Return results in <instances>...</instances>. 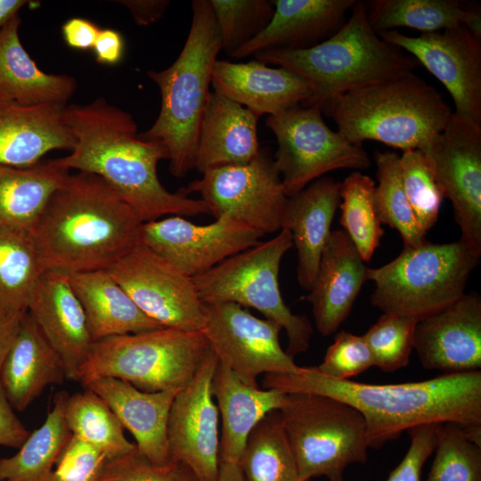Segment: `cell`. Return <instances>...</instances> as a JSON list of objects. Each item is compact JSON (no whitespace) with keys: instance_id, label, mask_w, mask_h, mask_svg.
<instances>
[{"instance_id":"obj_12","label":"cell","mask_w":481,"mask_h":481,"mask_svg":"<svg viewBox=\"0 0 481 481\" xmlns=\"http://www.w3.org/2000/svg\"><path fill=\"white\" fill-rule=\"evenodd\" d=\"M178 192L199 193L215 218L229 216L264 234L281 230L288 200L273 158L262 150L249 163L208 169Z\"/></svg>"},{"instance_id":"obj_25","label":"cell","mask_w":481,"mask_h":481,"mask_svg":"<svg viewBox=\"0 0 481 481\" xmlns=\"http://www.w3.org/2000/svg\"><path fill=\"white\" fill-rule=\"evenodd\" d=\"M63 104L25 106L0 99V165L28 167L49 151L73 148Z\"/></svg>"},{"instance_id":"obj_44","label":"cell","mask_w":481,"mask_h":481,"mask_svg":"<svg viewBox=\"0 0 481 481\" xmlns=\"http://www.w3.org/2000/svg\"><path fill=\"white\" fill-rule=\"evenodd\" d=\"M97 481H200L183 463L170 461L158 465L151 462L138 450L106 460Z\"/></svg>"},{"instance_id":"obj_33","label":"cell","mask_w":481,"mask_h":481,"mask_svg":"<svg viewBox=\"0 0 481 481\" xmlns=\"http://www.w3.org/2000/svg\"><path fill=\"white\" fill-rule=\"evenodd\" d=\"M69 174L52 159L28 167L0 165V224L31 232Z\"/></svg>"},{"instance_id":"obj_42","label":"cell","mask_w":481,"mask_h":481,"mask_svg":"<svg viewBox=\"0 0 481 481\" xmlns=\"http://www.w3.org/2000/svg\"><path fill=\"white\" fill-rule=\"evenodd\" d=\"M404 190L415 218L424 232L436 223L444 199L435 174L420 150H407L400 156Z\"/></svg>"},{"instance_id":"obj_34","label":"cell","mask_w":481,"mask_h":481,"mask_svg":"<svg viewBox=\"0 0 481 481\" xmlns=\"http://www.w3.org/2000/svg\"><path fill=\"white\" fill-rule=\"evenodd\" d=\"M68 396L64 390L57 393L44 423L30 432L14 455L0 458V481H50L55 463L72 436L64 415Z\"/></svg>"},{"instance_id":"obj_27","label":"cell","mask_w":481,"mask_h":481,"mask_svg":"<svg viewBox=\"0 0 481 481\" xmlns=\"http://www.w3.org/2000/svg\"><path fill=\"white\" fill-rule=\"evenodd\" d=\"M67 379L63 363L32 316H22L0 368V382L14 410L23 412L45 387Z\"/></svg>"},{"instance_id":"obj_49","label":"cell","mask_w":481,"mask_h":481,"mask_svg":"<svg viewBox=\"0 0 481 481\" xmlns=\"http://www.w3.org/2000/svg\"><path fill=\"white\" fill-rule=\"evenodd\" d=\"M101 29L93 21L73 17L63 23L61 34L66 45L77 50L93 49Z\"/></svg>"},{"instance_id":"obj_35","label":"cell","mask_w":481,"mask_h":481,"mask_svg":"<svg viewBox=\"0 0 481 481\" xmlns=\"http://www.w3.org/2000/svg\"><path fill=\"white\" fill-rule=\"evenodd\" d=\"M43 272L30 232L0 224V313H27Z\"/></svg>"},{"instance_id":"obj_53","label":"cell","mask_w":481,"mask_h":481,"mask_svg":"<svg viewBox=\"0 0 481 481\" xmlns=\"http://www.w3.org/2000/svg\"><path fill=\"white\" fill-rule=\"evenodd\" d=\"M28 3L26 0H0V31Z\"/></svg>"},{"instance_id":"obj_32","label":"cell","mask_w":481,"mask_h":481,"mask_svg":"<svg viewBox=\"0 0 481 481\" xmlns=\"http://www.w3.org/2000/svg\"><path fill=\"white\" fill-rule=\"evenodd\" d=\"M367 18L377 32L410 28L425 33L465 26L481 38V12L458 0H371Z\"/></svg>"},{"instance_id":"obj_8","label":"cell","mask_w":481,"mask_h":481,"mask_svg":"<svg viewBox=\"0 0 481 481\" xmlns=\"http://www.w3.org/2000/svg\"><path fill=\"white\" fill-rule=\"evenodd\" d=\"M209 350L200 330L160 328L114 336L93 343L77 381L84 386L96 379L115 378L146 392L180 389Z\"/></svg>"},{"instance_id":"obj_14","label":"cell","mask_w":481,"mask_h":481,"mask_svg":"<svg viewBox=\"0 0 481 481\" xmlns=\"http://www.w3.org/2000/svg\"><path fill=\"white\" fill-rule=\"evenodd\" d=\"M444 198L452 202L461 240L481 256V125L452 111L422 150Z\"/></svg>"},{"instance_id":"obj_38","label":"cell","mask_w":481,"mask_h":481,"mask_svg":"<svg viewBox=\"0 0 481 481\" xmlns=\"http://www.w3.org/2000/svg\"><path fill=\"white\" fill-rule=\"evenodd\" d=\"M374 180L361 171L351 173L339 187L340 224L361 257L369 262L384 231L375 207Z\"/></svg>"},{"instance_id":"obj_4","label":"cell","mask_w":481,"mask_h":481,"mask_svg":"<svg viewBox=\"0 0 481 481\" xmlns=\"http://www.w3.org/2000/svg\"><path fill=\"white\" fill-rule=\"evenodd\" d=\"M344 24L307 49L269 50L255 59L293 71L309 86L306 105L320 109L346 93L397 77L420 66L414 57L384 41L369 23L365 2L356 1Z\"/></svg>"},{"instance_id":"obj_21","label":"cell","mask_w":481,"mask_h":481,"mask_svg":"<svg viewBox=\"0 0 481 481\" xmlns=\"http://www.w3.org/2000/svg\"><path fill=\"white\" fill-rule=\"evenodd\" d=\"M343 230L331 231L317 272L304 298L311 304L317 330L322 336L336 332L349 315L367 279L368 269Z\"/></svg>"},{"instance_id":"obj_13","label":"cell","mask_w":481,"mask_h":481,"mask_svg":"<svg viewBox=\"0 0 481 481\" xmlns=\"http://www.w3.org/2000/svg\"><path fill=\"white\" fill-rule=\"evenodd\" d=\"M203 314L210 350L244 383L258 387L260 375L299 372L301 366L281 346L282 329L275 322L229 302H205Z\"/></svg>"},{"instance_id":"obj_15","label":"cell","mask_w":481,"mask_h":481,"mask_svg":"<svg viewBox=\"0 0 481 481\" xmlns=\"http://www.w3.org/2000/svg\"><path fill=\"white\" fill-rule=\"evenodd\" d=\"M109 273L139 309L164 328L202 331L203 303L193 279L143 244H136Z\"/></svg>"},{"instance_id":"obj_30","label":"cell","mask_w":481,"mask_h":481,"mask_svg":"<svg viewBox=\"0 0 481 481\" xmlns=\"http://www.w3.org/2000/svg\"><path fill=\"white\" fill-rule=\"evenodd\" d=\"M20 24L17 14L0 31V99L25 106L67 105L77 90L76 79L42 71L20 42Z\"/></svg>"},{"instance_id":"obj_45","label":"cell","mask_w":481,"mask_h":481,"mask_svg":"<svg viewBox=\"0 0 481 481\" xmlns=\"http://www.w3.org/2000/svg\"><path fill=\"white\" fill-rule=\"evenodd\" d=\"M372 366L373 358L363 336L341 330L337 333L322 362L315 369L327 378L347 380Z\"/></svg>"},{"instance_id":"obj_39","label":"cell","mask_w":481,"mask_h":481,"mask_svg":"<svg viewBox=\"0 0 481 481\" xmlns=\"http://www.w3.org/2000/svg\"><path fill=\"white\" fill-rule=\"evenodd\" d=\"M378 185L375 207L381 224L398 231L404 247L421 244L426 232L417 222L404 190L400 156L392 151L374 154Z\"/></svg>"},{"instance_id":"obj_5","label":"cell","mask_w":481,"mask_h":481,"mask_svg":"<svg viewBox=\"0 0 481 481\" xmlns=\"http://www.w3.org/2000/svg\"><path fill=\"white\" fill-rule=\"evenodd\" d=\"M190 30L175 61L148 77L160 92V110L152 126L139 135L159 143L169 160V171L183 177L194 168L202 117L211 91L213 66L222 50L209 0H193Z\"/></svg>"},{"instance_id":"obj_52","label":"cell","mask_w":481,"mask_h":481,"mask_svg":"<svg viewBox=\"0 0 481 481\" xmlns=\"http://www.w3.org/2000/svg\"><path fill=\"white\" fill-rule=\"evenodd\" d=\"M25 314H7L0 313V368L16 335L20 322Z\"/></svg>"},{"instance_id":"obj_22","label":"cell","mask_w":481,"mask_h":481,"mask_svg":"<svg viewBox=\"0 0 481 481\" xmlns=\"http://www.w3.org/2000/svg\"><path fill=\"white\" fill-rule=\"evenodd\" d=\"M214 92L249 109L259 118L275 115L311 98L307 83L282 67L256 59L248 62L216 60L212 69Z\"/></svg>"},{"instance_id":"obj_16","label":"cell","mask_w":481,"mask_h":481,"mask_svg":"<svg viewBox=\"0 0 481 481\" xmlns=\"http://www.w3.org/2000/svg\"><path fill=\"white\" fill-rule=\"evenodd\" d=\"M264 235L229 216L216 217L208 224L168 216L143 222L139 243L193 278L256 246Z\"/></svg>"},{"instance_id":"obj_2","label":"cell","mask_w":481,"mask_h":481,"mask_svg":"<svg viewBox=\"0 0 481 481\" xmlns=\"http://www.w3.org/2000/svg\"><path fill=\"white\" fill-rule=\"evenodd\" d=\"M262 386L285 394L326 395L350 404L363 415L369 447L373 449L420 425L481 427V371L380 385L336 380L322 375L315 367H301L297 374H265Z\"/></svg>"},{"instance_id":"obj_31","label":"cell","mask_w":481,"mask_h":481,"mask_svg":"<svg viewBox=\"0 0 481 481\" xmlns=\"http://www.w3.org/2000/svg\"><path fill=\"white\" fill-rule=\"evenodd\" d=\"M94 342L164 328L145 315L108 270L69 275Z\"/></svg>"},{"instance_id":"obj_6","label":"cell","mask_w":481,"mask_h":481,"mask_svg":"<svg viewBox=\"0 0 481 481\" xmlns=\"http://www.w3.org/2000/svg\"><path fill=\"white\" fill-rule=\"evenodd\" d=\"M321 110L347 141L422 150L445 127L452 110L444 96L413 72L330 100Z\"/></svg>"},{"instance_id":"obj_50","label":"cell","mask_w":481,"mask_h":481,"mask_svg":"<svg viewBox=\"0 0 481 481\" xmlns=\"http://www.w3.org/2000/svg\"><path fill=\"white\" fill-rule=\"evenodd\" d=\"M93 50L98 63L115 65L123 58L125 41L121 33L115 29H101Z\"/></svg>"},{"instance_id":"obj_43","label":"cell","mask_w":481,"mask_h":481,"mask_svg":"<svg viewBox=\"0 0 481 481\" xmlns=\"http://www.w3.org/2000/svg\"><path fill=\"white\" fill-rule=\"evenodd\" d=\"M418 319L383 314L363 335L372 355L374 366L395 371L409 363L414 345Z\"/></svg>"},{"instance_id":"obj_26","label":"cell","mask_w":481,"mask_h":481,"mask_svg":"<svg viewBox=\"0 0 481 481\" xmlns=\"http://www.w3.org/2000/svg\"><path fill=\"white\" fill-rule=\"evenodd\" d=\"M340 183L322 176L289 197L281 222L297 249V278L300 287L310 290L331 224L339 206Z\"/></svg>"},{"instance_id":"obj_17","label":"cell","mask_w":481,"mask_h":481,"mask_svg":"<svg viewBox=\"0 0 481 481\" xmlns=\"http://www.w3.org/2000/svg\"><path fill=\"white\" fill-rule=\"evenodd\" d=\"M378 35L412 55L452 98L453 112L481 125V38L465 26L411 37L396 29Z\"/></svg>"},{"instance_id":"obj_48","label":"cell","mask_w":481,"mask_h":481,"mask_svg":"<svg viewBox=\"0 0 481 481\" xmlns=\"http://www.w3.org/2000/svg\"><path fill=\"white\" fill-rule=\"evenodd\" d=\"M13 410L0 382V445L19 449L30 432Z\"/></svg>"},{"instance_id":"obj_1","label":"cell","mask_w":481,"mask_h":481,"mask_svg":"<svg viewBox=\"0 0 481 481\" xmlns=\"http://www.w3.org/2000/svg\"><path fill=\"white\" fill-rule=\"evenodd\" d=\"M65 120L75 143L68 155L53 162L101 177L143 222L210 214L202 200L163 186L157 167L167 159V152L159 143L139 136L135 121L126 110L99 97L85 105L67 104Z\"/></svg>"},{"instance_id":"obj_28","label":"cell","mask_w":481,"mask_h":481,"mask_svg":"<svg viewBox=\"0 0 481 481\" xmlns=\"http://www.w3.org/2000/svg\"><path fill=\"white\" fill-rule=\"evenodd\" d=\"M258 119L249 109L211 92L200 126L194 168L202 174L255 159L261 151Z\"/></svg>"},{"instance_id":"obj_36","label":"cell","mask_w":481,"mask_h":481,"mask_svg":"<svg viewBox=\"0 0 481 481\" xmlns=\"http://www.w3.org/2000/svg\"><path fill=\"white\" fill-rule=\"evenodd\" d=\"M238 465L245 481H303L279 411L270 412L254 428Z\"/></svg>"},{"instance_id":"obj_23","label":"cell","mask_w":481,"mask_h":481,"mask_svg":"<svg viewBox=\"0 0 481 481\" xmlns=\"http://www.w3.org/2000/svg\"><path fill=\"white\" fill-rule=\"evenodd\" d=\"M84 387L99 395L135 440L138 452L158 465L170 461L167 424L170 409L181 389L146 392L115 378L94 379Z\"/></svg>"},{"instance_id":"obj_11","label":"cell","mask_w":481,"mask_h":481,"mask_svg":"<svg viewBox=\"0 0 481 481\" xmlns=\"http://www.w3.org/2000/svg\"><path fill=\"white\" fill-rule=\"evenodd\" d=\"M265 125L277 141L273 162L288 198L328 172L371 165L363 145L330 128L318 105L293 106L268 116Z\"/></svg>"},{"instance_id":"obj_41","label":"cell","mask_w":481,"mask_h":481,"mask_svg":"<svg viewBox=\"0 0 481 481\" xmlns=\"http://www.w3.org/2000/svg\"><path fill=\"white\" fill-rule=\"evenodd\" d=\"M221 39L230 56L260 34L274 12L270 0H209Z\"/></svg>"},{"instance_id":"obj_19","label":"cell","mask_w":481,"mask_h":481,"mask_svg":"<svg viewBox=\"0 0 481 481\" xmlns=\"http://www.w3.org/2000/svg\"><path fill=\"white\" fill-rule=\"evenodd\" d=\"M413 349L427 370L445 373L480 371V296L464 293L447 307L420 320Z\"/></svg>"},{"instance_id":"obj_10","label":"cell","mask_w":481,"mask_h":481,"mask_svg":"<svg viewBox=\"0 0 481 481\" xmlns=\"http://www.w3.org/2000/svg\"><path fill=\"white\" fill-rule=\"evenodd\" d=\"M292 247L291 233L281 229L271 240L260 241L192 279L202 303L229 302L251 307L278 323L288 337L286 353L294 357L308 349L313 327L306 316L291 312L281 293L280 265Z\"/></svg>"},{"instance_id":"obj_18","label":"cell","mask_w":481,"mask_h":481,"mask_svg":"<svg viewBox=\"0 0 481 481\" xmlns=\"http://www.w3.org/2000/svg\"><path fill=\"white\" fill-rule=\"evenodd\" d=\"M217 365L209 350L191 381L178 391L168 418L170 461L186 465L200 481H216L219 472V412L212 391Z\"/></svg>"},{"instance_id":"obj_3","label":"cell","mask_w":481,"mask_h":481,"mask_svg":"<svg viewBox=\"0 0 481 481\" xmlns=\"http://www.w3.org/2000/svg\"><path fill=\"white\" fill-rule=\"evenodd\" d=\"M143 221L101 177L69 174L30 233L44 271L107 270L139 243Z\"/></svg>"},{"instance_id":"obj_24","label":"cell","mask_w":481,"mask_h":481,"mask_svg":"<svg viewBox=\"0 0 481 481\" xmlns=\"http://www.w3.org/2000/svg\"><path fill=\"white\" fill-rule=\"evenodd\" d=\"M355 0H273L266 28L232 56L243 59L269 50L307 49L334 34Z\"/></svg>"},{"instance_id":"obj_40","label":"cell","mask_w":481,"mask_h":481,"mask_svg":"<svg viewBox=\"0 0 481 481\" xmlns=\"http://www.w3.org/2000/svg\"><path fill=\"white\" fill-rule=\"evenodd\" d=\"M435 458L423 481H481V446L465 427L442 423L437 428Z\"/></svg>"},{"instance_id":"obj_51","label":"cell","mask_w":481,"mask_h":481,"mask_svg":"<svg viewBox=\"0 0 481 481\" xmlns=\"http://www.w3.org/2000/svg\"><path fill=\"white\" fill-rule=\"evenodd\" d=\"M118 3L129 10L134 20L140 26L158 21L170 4L168 0H123Z\"/></svg>"},{"instance_id":"obj_37","label":"cell","mask_w":481,"mask_h":481,"mask_svg":"<svg viewBox=\"0 0 481 481\" xmlns=\"http://www.w3.org/2000/svg\"><path fill=\"white\" fill-rule=\"evenodd\" d=\"M65 420L70 433L101 451L107 460L137 449L124 434V428L104 401L92 390L69 395Z\"/></svg>"},{"instance_id":"obj_29","label":"cell","mask_w":481,"mask_h":481,"mask_svg":"<svg viewBox=\"0 0 481 481\" xmlns=\"http://www.w3.org/2000/svg\"><path fill=\"white\" fill-rule=\"evenodd\" d=\"M212 391L222 420L220 461L238 463L251 431L266 415L281 408L286 394L248 385L219 363Z\"/></svg>"},{"instance_id":"obj_47","label":"cell","mask_w":481,"mask_h":481,"mask_svg":"<svg viewBox=\"0 0 481 481\" xmlns=\"http://www.w3.org/2000/svg\"><path fill=\"white\" fill-rule=\"evenodd\" d=\"M438 425H420L408 430L411 436L408 451L387 481H422L423 466L436 445Z\"/></svg>"},{"instance_id":"obj_46","label":"cell","mask_w":481,"mask_h":481,"mask_svg":"<svg viewBox=\"0 0 481 481\" xmlns=\"http://www.w3.org/2000/svg\"><path fill=\"white\" fill-rule=\"evenodd\" d=\"M106 460L101 451L72 435L55 463L50 481H97Z\"/></svg>"},{"instance_id":"obj_9","label":"cell","mask_w":481,"mask_h":481,"mask_svg":"<svg viewBox=\"0 0 481 481\" xmlns=\"http://www.w3.org/2000/svg\"><path fill=\"white\" fill-rule=\"evenodd\" d=\"M280 420L300 478L343 481L351 464H364L369 444L363 415L350 404L322 395L286 394Z\"/></svg>"},{"instance_id":"obj_20","label":"cell","mask_w":481,"mask_h":481,"mask_svg":"<svg viewBox=\"0 0 481 481\" xmlns=\"http://www.w3.org/2000/svg\"><path fill=\"white\" fill-rule=\"evenodd\" d=\"M28 313L61 357L67 379L77 381L78 371L94 341L69 275L44 271L32 292Z\"/></svg>"},{"instance_id":"obj_54","label":"cell","mask_w":481,"mask_h":481,"mask_svg":"<svg viewBox=\"0 0 481 481\" xmlns=\"http://www.w3.org/2000/svg\"><path fill=\"white\" fill-rule=\"evenodd\" d=\"M216 481H245L238 463L220 461Z\"/></svg>"},{"instance_id":"obj_7","label":"cell","mask_w":481,"mask_h":481,"mask_svg":"<svg viewBox=\"0 0 481 481\" xmlns=\"http://www.w3.org/2000/svg\"><path fill=\"white\" fill-rule=\"evenodd\" d=\"M479 258L461 239L450 243L425 240L418 246L404 247L389 263L368 269L367 279L375 285L371 304L383 314L420 321L465 293Z\"/></svg>"}]
</instances>
